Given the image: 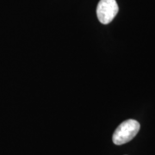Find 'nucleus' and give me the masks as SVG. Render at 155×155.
Listing matches in <instances>:
<instances>
[{"instance_id":"obj_1","label":"nucleus","mask_w":155,"mask_h":155,"mask_svg":"<svg viewBox=\"0 0 155 155\" xmlns=\"http://www.w3.org/2000/svg\"><path fill=\"white\" fill-rule=\"evenodd\" d=\"M140 125L134 119H128L122 122L113 134L114 144L123 145L133 140L140 130Z\"/></svg>"},{"instance_id":"obj_2","label":"nucleus","mask_w":155,"mask_h":155,"mask_svg":"<svg viewBox=\"0 0 155 155\" xmlns=\"http://www.w3.org/2000/svg\"><path fill=\"white\" fill-rule=\"evenodd\" d=\"M118 11L116 0H100L97 7V16L101 23L108 24L115 18Z\"/></svg>"}]
</instances>
